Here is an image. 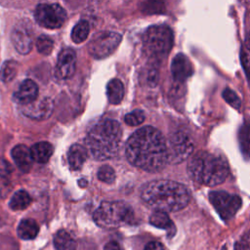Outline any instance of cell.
Masks as SVG:
<instances>
[{"label": "cell", "mask_w": 250, "mask_h": 250, "mask_svg": "<svg viewBox=\"0 0 250 250\" xmlns=\"http://www.w3.org/2000/svg\"><path fill=\"white\" fill-rule=\"evenodd\" d=\"M188 172L193 181L215 187L227 179L229 166L227 161L220 156L207 151H198L189 160Z\"/></svg>", "instance_id": "277c9868"}, {"label": "cell", "mask_w": 250, "mask_h": 250, "mask_svg": "<svg viewBox=\"0 0 250 250\" xmlns=\"http://www.w3.org/2000/svg\"><path fill=\"white\" fill-rule=\"evenodd\" d=\"M12 157L19 167L22 172L26 173L30 170L31 165H32V156L30 152V148H28L24 145H18L12 149Z\"/></svg>", "instance_id": "2e32d148"}, {"label": "cell", "mask_w": 250, "mask_h": 250, "mask_svg": "<svg viewBox=\"0 0 250 250\" xmlns=\"http://www.w3.org/2000/svg\"><path fill=\"white\" fill-rule=\"evenodd\" d=\"M36 22L45 28L61 27L66 20L64 9L59 4H39L34 13Z\"/></svg>", "instance_id": "ba28073f"}, {"label": "cell", "mask_w": 250, "mask_h": 250, "mask_svg": "<svg viewBox=\"0 0 250 250\" xmlns=\"http://www.w3.org/2000/svg\"><path fill=\"white\" fill-rule=\"evenodd\" d=\"M245 46L247 48V50L250 52V32L247 34L246 36V40H245Z\"/></svg>", "instance_id": "d590c367"}, {"label": "cell", "mask_w": 250, "mask_h": 250, "mask_svg": "<svg viewBox=\"0 0 250 250\" xmlns=\"http://www.w3.org/2000/svg\"><path fill=\"white\" fill-rule=\"evenodd\" d=\"M173 41V31L170 27L167 25H152L144 34V51L150 59L160 61L170 53Z\"/></svg>", "instance_id": "5b68a950"}, {"label": "cell", "mask_w": 250, "mask_h": 250, "mask_svg": "<svg viewBox=\"0 0 250 250\" xmlns=\"http://www.w3.org/2000/svg\"><path fill=\"white\" fill-rule=\"evenodd\" d=\"M31 203V197L25 190H18L12 196L9 206L11 209L18 211L23 210Z\"/></svg>", "instance_id": "603a6c76"}, {"label": "cell", "mask_w": 250, "mask_h": 250, "mask_svg": "<svg viewBox=\"0 0 250 250\" xmlns=\"http://www.w3.org/2000/svg\"><path fill=\"white\" fill-rule=\"evenodd\" d=\"M122 130L119 123L112 119H103L96 123L85 138L88 153L97 160L113 158L119 150Z\"/></svg>", "instance_id": "3957f363"}, {"label": "cell", "mask_w": 250, "mask_h": 250, "mask_svg": "<svg viewBox=\"0 0 250 250\" xmlns=\"http://www.w3.org/2000/svg\"><path fill=\"white\" fill-rule=\"evenodd\" d=\"M124 120H125V123L130 126L140 125L145 120V113L141 109H136V110L126 114Z\"/></svg>", "instance_id": "f1b7e54d"}, {"label": "cell", "mask_w": 250, "mask_h": 250, "mask_svg": "<svg viewBox=\"0 0 250 250\" xmlns=\"http://www.w3.org/2000/svg\"><path fill=\"white\" fill-rule=\"evenodd\" d=\"M12 173V167L10 163L4 158L0 157V177H8Z\"/></svg>", "instance_id": "1f68e13d"}, {"label": "cell", "mask_w": 250, "mask_h": 250, "mask_svg": "<svg viewBox=\"0 0 250 250\" xmlns=\"http://www.w3.org/2000/svg\"><path fill=\"white\" fill-rule=\"evenodd\" d=\"M149 223L158 229L167 230H171L172 228L174 229V224L170 217L166 212L163 211H154L149 217Z\"/></svg>", "instance_id": "7402d4cb"}, {"label": "cell", "mask_w": 250, "mask_h": 250, "mask_svg": "<svg viewBox=\"0 0 250 250\" xmlns=\"http://www.w3.org/2000/svg\"><path fill=\"white\" fill-rule=\"evenodd\" d=\"M21 111L24 115L35 120H44L49 118L54 111V102L50 98H43L39 101L22 105Z\"/></svg>", "instance_id": "8fae6325"}, {"label": "cell", "mask_w": 250, "mask_h": 250, "mask_svg": "<svg viewBox=\"0 0 250 250\" xmlns=\"http://www.w3.org/2000/svg\"><path fill=\"white\" fill-rule=\"evenodd\" d=\"M38 86L31 79L23 80L14 94V99L21 105H26L36 101Z\"/></svg>", "instance_id": "5bb4252c"}, {"label": "cell", "mask_w": 250, "mask_h": 250, "mask_svg": "<svg viewBox=\"0 0 250 250\" xmlns=\"http://www.w3.org/2000/svg\"><path fill=\"white\" fill-rule=\"evenodd\" d=\"M104 250H122V248L116 241H109L104 245Z\"/></svg>", "instance_id": "e575fe53"}, {"label": "cell", "mask_w": 250, "mask_h": 250, "mask_svg": "<svg viewBox=\"0 0 250 250\" xmlns=\"http://www.w3.org/2000/svg\"><path fill=\"white\" fill-rule=\"evenodd\" d=\"M209 199L217 213L224 221H229L241 207V198L238 195L226 191L216 190L209 193Z\"/></svg>", "instance_id": "9c48e42d"}, {"label": "cell", "mask_w": 250, "mask_h": 250, "mask_svg": "<svg viewBox=\"0 0 250 250\" xmlns=\"http://www.w3.org/2000/svg\"><path fill=\"white\" fill-rule=\"evenodd\" d=\"M89 31H90V25L87 21H78L71 31L72 41L77 44L85 41L89 35Z\"/></svg>", "instance_id": "cb8c5ba5"}, {"label": "cell", "mask_w": 250, "mask_h": 250, "mask_svg": "<svg viewBox=\"0 0 250 250\" xmlns=\"http://www.w3.org/2000/svg\"><path fill=\"white\" fill-rule=\"evenodd\" d=\"M145 250H164V246L158 241H150L145 246Z\"/></svg>", "instance_id": "d6a6232c"}, {"label": "cell", "mask_w": 250, "mask_h": 250, "mask_svg": "<svg viewBox=\"0 0 250 250\" xmlns=\"http://www.w3.org/2000/svg\"><path fill=\"white\" fill-rule=\"evenodd\" d=\"M12 42L16 50L21 54L26 55L32 48V37L30 33L23 28H15L12 32Z\"/></svg>", "instance_id": "9a60e30c"}, {"label": "cell", "mask_w": 250, "mask_h": 250, "mask_svg": "<svg viewBox=\"0 0 250 250\" xmlns=\"http://www.w3.org/2000/svg\"><path fill=\"white\" fill-rule=\"evenodd\" d=\"M36 48L37 51L44 55V56H48L52 53L53 48H54V41L51 37L47 36V35H40L37 39H36Z\"/></svg>", "instance_id": "4316f807"}, {"label": "cell", "mask_w": 250, "mask_h": 250, "mask_svg": "<svg viewBox=\"0 0 250 250\" xmlns=\"http://www.w3.org/2000/svg\"><path fill=\"white\" fill-rule=\"evenodd\" d=\"M54 245L57 250H69L73 245V239L66 230H59L54 236Z\"/></svg>", "instance_id": "d4e9b609"}, {"label": "cell", "mask_w": 250, "mask_h": 250, "mask_svg": "<svg viewBox=\"0 0 250 250\" xmlns=\"http://www.w3.org/2000/svg\"><path fill=\"white\" fill-rule=\"evenodd\" d=\"M100 181L105 183V184H111L115 180V173L114 170L108 166V165H103L99 170L97 174Z\"/></svg>", "instance_id": "83f0119b"}, {"label": "cell", "mask_w": 250, "mask_h": 250, "mask_svg": "<svg viewBox=\"0 0 250 250\" xmlns=\"http://www.w3.org/2000/svg\"><path fill=\"white\" fill-rule=\"evenodd\" d=\"M242 59V62H243V66L245 68V71L250 79V58L246 56V54L243 52V56L241 57Z\"/></svg>", "instance_id": "836d02e7"}, {"label": "cell", "mask_w": 250, "mask_h": 250, "mask_svg": "<svg viewBox=\"0 0 250 250\" xmlns=\"http://www.w3.org/2000/svg\"><path fill=\"white\" fill-rule=\"evenodd\" d=\"M142 200L155 211L177 212L190 200L187 187L171 180H154L146 183L141 190Z\"/></svg>", "instance_id": "7a4b0ae2"}, {"label": "cell", "mask_w": 250, "mask_h": 250, "mask_svg": "<svg viewBox=\"0 0 250 250\" xmlns=\"http://www.w3.org/2000/svg\"><path fill=\"white\" fill-rule=\"evenodd\" d=\"M171 72L175 81L183 83L192 75L193 66L187 56L184 54H177L172 60Z\"/></svg>", "instance_id": "4fadbf2b"}, {"label": "cell", "mask_w": 250, "mask_h": 250, "mask_svg": "<svg viewBox=\"0 0 250 250\" xmlns=\"http://www.w3.org/2000/svg\"><path fill=\"white\" fill-rule=\"evenodd\" d=\"M238 143L241 152L250 158V120L244 122L238 131Z\"/></svg>", "instance_id": "44dd1931"}, {"label": "cell", "mask_w": 250, "mask_h": 250, "mask_svg": "<svg viewBox=\"0 0 250 250\" xmlns=\"http://www.w3.org/2000/svg\"><path fill=\"white\" fill-rule=\"evenodd\" d=\"M234 250H250V230L245 232L235 243Z\"/></svg>", "instance_id": "4dcf8cb0"}, {"label": "cell", "mask_w": 250, "mask_h": 250, "mask_svg": "<svg viewBox=\"0 0 250 250\" xmlns=\"http://www.w3.org/2000/svg\"><path fill=\"white\" fill-rule=\"evenodd\" d=\"M124 85L119 79H111L106 85L107 100L112 104H118L124 98Z\"/></svg>", "instance_id": "d6986e66"}, {"label": "cell", "mask_w": 250, "mask_h": 250, "mask_svg": "<svg viewBox=\"0 0 250 250\" xmlns=\"http://www.w3.org/2000/svg\"><path fill=\"white\" fill-rule=\"evenodd\" d=\"M32 159L38 163H46L54 152L53 146L48 142H39L30 148Z\"/></svg>", "instance_id": "ac0fdd59"}, {"label": "cell", "mask_w": 250, "mask_h": 250, "mask_svg": "<svg viewBox=\"0 0 250 250\" xmlns=\"http://www.w3.org/2000/svg\"><path fill=\"white\" fill-rule=\"evenodd\" d=\"M169 156L170 161L182 162L186 160L194 149V144L189 133L184 129L175 131L170 135Z\"/></svg>", "instance_id": "30bf717a"}, {"label": "cell", "mask_w": 250, "mask_h": 250, "mask_svg": "<svg viewBox=\"0 0 250 250\" xmlns=\"http://www.w3.org/2000/svg\"><path fill=\"white\" fill-rule=\"evenodd\" d=\"M76 66V55L75 52L70 49H63L59 57H58V62L56 65V76L60 79H68L70 78L74 71Z\"/></svg>", "instance_id": "7c38bea8"}, {"label": "cell", "mask_w": 250, "mask_h": 250, "mask_svg": "<svg viewBox=\"0 0 250 250\" xmlns=\"http://www.w3.org/2000/svg\"><path fill=\"white\" fill-rule=\"evenodd\" d=\"M223 98L225 99V101L229 104L231 105L232 107L236 108V109H239L240 106H241V101L239 99V97L232 91L230 90L229 88H226L224 91H223Z\"/></svg>", "instance_id": "f546056e"}, {"label": "cell", "mask_w": 250, "mask_h": 250, "mask_svg": "<svg viewBox=\"0 0 250 250\" xmlns=\"http://www.w3.org/2000/svg\"><path fill=\"white\" fill-rule=\"evenodd\" d=\"M87 156L88 151L86 147L78 144L72 145L67 152V161L70 168L72 170H79L83 166Z\"/></svg>", "instance_id": "e0dca14e"}, {"label": "cell", "mask_w": 250, "mask_h": 250, "mask_svg": "<svg viewBox=\"0 0 250 250\" xmlns=\"http://www.w3.org/2000/svg\"><path fill=\"white\" fill-rule=\"evenodd\" d=\"M39 232V226L33 219H23L18 227V235L24 240L33 239Z\"/></svg>", "instance_id": "ffe728a7"}, {"label": "cell", "mask_w": 250, "mask_h": 250, "mask_svg": "<svg viewBox=\"0 0 250 250\" xmlns=\"http://www.w3.org/2000/svg\"><path fill=\"white\" fill-rule=\"evenodd\" d=\"M95 223L104 229L120 227L134 218L132 208L122 201H104L93 215Z\"/></svg>", "instance_id": "8992f818"}, {"label": "cell", "mask_w": 250, "mask_h": 250, "mask_svg": "<svg viewBox=\"0 0 250 250\" xmlns=\"http://www.w3.org/2000/svg\"><path fill=\"white\" fill-rule=\"evenodd\" d=\"M121 35L113 31H102L94 35L88 44V52L95 59H104L111 55L121 42Z\"/></svg>", "instance_id": "52a82bcc"}, {"label": "cell", "mask_w": 250, "mask_h": 250, "mask_svg": "<svg viewBox=\"0 0 250 250\" xmlns=\"http://www.w3.org/2000/svg\"><path fill=\"white\" fill-rule=\"evenodd\" d=\"M18 72V63L15 61H7L0 69V79L3 82L12 81Z\"/></svg>", "instance_id": "484cf974"}, {"label": "cell", "mask_w": 250, "mask_h": 250, "mask_svg": "<svg viewBox=\"0 0 250 250\" xmlns=\"http://www.w3.org/2000/svg\"><path fill=\"white\" fill-rule=\"evenodd\" d=\"M125 154L131 164L147 172L159 171L170 161L163 135L151 126L142 127L131 135L125 145Z\"/></svg>", "instance_id": "6da1fadb"}]
</instances>
